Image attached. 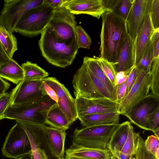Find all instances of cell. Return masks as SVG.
I'll return each mask as SVG.
<instances>
[{"label":"cell","instance_id":"cell-55","mask_svg":"<svg viewBox=\"0 0 159 159\" xmlns=\"http://www.w3.org/2000/svg\"><path fill=\"white\" fill-rule=\"evenodd\" d=\"M64 159H67L65 157Z\"/></svg>","mask_w":159,"mask_h":159},{"label":"cell","instance_id":"cell-18","mask_svg":"<svg viewBox=\"0 0 159 159\" xmlns=\"http://www.w3.org/2000/svg\"><path fill=\"white\" fill-rule=\"evenodd\" d=\"M65 8L74 15L87 14L98 19L105 11L102 0H68Z\"/></svg>","mask_w":159,"mask_h":159},{"label":"cell","instance_id":"cell-45","mask_svg":"<svg viewBox=\"0 0 159 159\" xmlns=\"http://www.w3.org/2000/svg\"><path fill=\"white\" fill-rule=\"evenodd\" d=\"M105 11L114 12L120 0H102Z\"/></svg>","mask_w":159,"mask_h":159},{"label":"cell","instance_id":"cell-50","mask_svg":"<svg viewBox=\"0 0 159 159\" xmlns=\"http://www.w3.org/2000/svg\"><path fill=\"white\" fill-rule=\"evenodd\" d=\"M32 152L25 155H24L22 157H19L18 159H32Z\"/></svg>","mask_w":159,"mask_h":159},{"label":"cell","instance_id":"cell-35","mask_svg":"<svg viewBox=\"0 0 159 159\" xmlns=\"http://www.w3.org/2000/svg\"><path fill=\"white\" fill-rule=\"evenodd\" d=\"M134 0H120L114 12L125 20L129 13Z\"/></svg>","mask_w":159,"mask_h":159},{"label":"cell","instance_id":"cell-8","mask_svg":"<svg viewBox=\"0 0 159 159\" xmlns=\"http://www.w3.org/2000/svg\"><path fill=\"white\" fill-rule=\"evenodd\" d=\"M44 0H5L0 12V25L11 33L23 16L31 9L42 4Z\"/></svg>","mask_w":159,"mask_h":159},{"label":"cell","instance_id":"cell-19","mask_svg":"<svg viewBox=\"0 0 159 159\" xmlns=\"http://www.w3.org/2000/svg\"><path fill=\"white\" fill-rule=\"evenodd\" d=\"M112 64L116 73L123 71L128 75L134 66V42L128 33L118 58Z\"/></svg>","mask_w":159,"mask_h":159},{"label":"cell","instance_id":"cell-23","mask_svg":"<svg viewBox=\"0 0 159 159\" xmlns=\"http://www.w3.org/2000/svg\"><path fill=\"white\" fill-rule=\"evenodd\" d=\"M83 63L102 82L116 102V88L106 76L95 58L85 56Z\"/></svg>","mask_w":159,"mask_h":159},{"label":"cell","instance_id":"cell-24","mask_svg":"<svg viewBox=\"0 0 159 159\" xmlns=\"http://www.w3.org/2000/svg\"><path fill=\"white\" fill-rule=\"evenodd\" d=\"M45 122L46 124L51 126L65 131L68 129L71 125L57 103L48 110Z\"/></svg>","mask_w":159,"mask_h":159},{"label":"cell","instance_id":"cell-43","mask_svg":"<svg viewBox=\"0 0 159 159\" xmlns=\"http://www.w3.org/2000/svg\"><path fill=\"white\" fill-rule=\"evenodd\" d=\"M110 159H135L134 156L127 155L116 150L109 151Z\"/></svg>","mask_w":159,"mask_h":159},{"label":"cell","instance_id":"cell-41","mask_svg":"<svg viewBox=\"0 0 159 159\" xmlns=\"http://www.w3.org/2000/svg\"><path fill=\"white\" fill-rule=\"evenodd\" d=\"M148 121L151 131L159 127V109L150 114L149 116Z\"/></svg>","mask_w":159,"mask_h":159},{"label":"cell","instance_id":"cell-7","mask_svg":"<svg viewBox=\"0 0 159 159\" xmlns=\"http://www.w3.org/2000/svg\"><path fill=\"white\" fill-rule=\"evenodd\" d=\"M77 26L74 15L61 7L55 11L47 26L59 41L70 44L77 41Z\"/></svg>","mask_w":159,"mask_h":159},{"label":"cell","instance_id":"cell-44","mask_svg":"<svg viewBox=\"0 0 159 159\" xmlns=\"http://www.w3.org/2000/svg\"><path fill=\"white\" fill-rule=\"evenodd\" d=\"M68 1V0H44V2L56 10L61 7H65Z\"/></svg>","mask_w":159,"mask_h":159},{"label":"cell","instance_id":"cell-17","mask_svg":"<svg viewBox=\"0 0 159 159\" xmlns=\"http://www.w3.org/2000/svg\"><path fill=\"white\" fill-rule=\"evenodd\" d=\"M154 30L149 13L146 16L134 42L135 66L142 58Z\"/></svg>","mask_w":159,"mask_h":159},{"label":"cell","instance_id":"cell-27","mask_svg":"<svg viewBox=\"0 0 159 159\" xmlns=\"http://www.w3.org/2000/svg\"><path fill=\"white\" fill-rule=\"evenodd\" d=\"M24 73V80H39L47 77L48 73L36 63L27 61L21 66Z\"/></svg>","mask_w":159,"mask_h":159},{"label":"cell","instance_id":"cell-37","mask_svg":"<svg viewBox=\"0 0 159 159\" xmlns=\"http://www.w3.org/2000/svg\"><path fill=\"white\" fill-rule=\"evenodd\" d=\"M144 145L147 151L155 156L159 147V138L153 135L148 136L144 140Z\"/></svg>","mask_w":159,"mask_h":159},{"label":"cell","instance_id":"cell-31","mask_svg":"<svg viewBox=\"0 0 159 159\" xmlns=\"http://www.w3.org/2000/svg\"><path fill=\"white\" fill-rule=\"evenodd\" d=\"M150 73L151 94L159 98V57L153 59L151 65Z\"/></svg>","mask_w":159,"mask_h":159},{"label":"cell","instance_id":"cell-22","mask_svg":"<svg viewBox=\"0 0 159 159\" xmlns=\"http://www.w3.org/2000/svg\"><path fill=\"white\" fill-rule=\"evenodd\" d=\"M0 77L17 85L24 80V71L21 66L11 58L0 68Z\"/></svg>","mask_w":159,"mask_h":159},{"label":"cell","instance_id":"cell-16","mask_svg":"<svg viewBox=\"0 0 159 159\" xmlns=\"http://www.w3.org/2000/svg\"><path fill=\"white\" fill-rule=\"evenodd\" d=\"M152 0H134L125 20L127 33L134 42L146 15L150 12Z\"/></svg>","mask_w":159,"mask_h":159},{"label":"cell","instance_id":"cell-4","mask_svg":"<svg viewBox=\"0 0 159 159\" xmlns=\"http://www.w3.org/2000/svg\"><path fill=\"white\" fill-rule=\"evenodd\" d=\"M72 84L75 98H106L116 101L102 82L83 63L74 75Z\"/></svg>","mask_w":159,"mask_h":159},{"label":"cell","instance_id":"cell-54","mask_svg":"<svg viewBox=\"0 0 159 159\" xmlns=\"http://www.w3.org/2000/svg\"><path fill=\"white\" fill-rule=\"evenodd\" d=\"M3 94H0V97H1V96H2Z\"/></svg>","mask_w":159,"mask_h":159},{"label":"cell","instance_id":"cell-26","mask_svg":"<svg viewBox=\"0 0 159 159\" xmlns=\"http://www.w3.org/2000/svg\"><path fill=\"white\" fill-rule=\"evenodd\" d=\"M26 133L30 141L34 159H49L46 150L43 147L45 145L40 133L34 130H29Z\"/></svg>","mask_w":159,"mask_h":159},{"label":"cell","instance_id":"cell-2","mask_svg":"<svg viewBox=\"0 0 159 159\" xmlns=\"http://www.w3.org/2000/svg\"><path fill=\"white\" fill-rule=\"evenodd\" d=\"M41 34L39 46L48 62L62 68L71 64L79 49L77 41L70 44L60 42L48 26Z\"/></svg>","mask_w":159,"mask_h":159},{"label":"cell","instance_id":"cell-15","mask_svg":"<svg viewBox=\"0 0 159 159\" xmlns=\"http://www.w3.org/2000/svg\"><path fill=\"white\" fill-rule=\"evenodd\" d=\"M66 131L44 125L42 137L48 152L57 159L65 158V145Z\"/></svg>","mask_w":159,"mask_h":159},{"label":"cell","instance_id":"cell-28","mask_svg":"<svg viewBox=\"0 0 159 159\" xmlns=\"http://www.w3.org/2000/svg\"><path fill=\"white\" fill-rule=\"evenodd\" d=\"M0 41L11 58H13L14 53L17 50V40L11 33L0 25Z\"/></svg>","mask_w":159,"mask_h":159},{"label":"cell","instance_id":"cell-30","mask_svg":"<svg viewBox=\"0 0 159 159\" xmlns=\"http://www.w3.org/2000/svg\"><path fill=\"white\" fill-rule=\"evenodd\" d=\"M135 148L134 157L135 159H157L148 152L144 145V140L139 133L135 132Z\"/></svg>","mask_w":159,"mask_h":159},{"label":"cell","instance_id":"cell-38","mask_svg":"<svg viewBox=\"0 0 159 159\" xmlns=\"http://www.w3.org/2000/svg\"><path fill=\"white\" fill-rule=\"evenodd\" d=\"M11 93H5L0 98V120L4 119L7 109L11 105Z\"/></svg>","mask_w":159,"mask_h":159},{"label":"cell","instance_id":"cell-39","mask_svg":"<svg viewBox=\"0 0 159 159\" xmlns=\"http://www.w3.org/2000/svg\"><path fill=\"white\" fill-rule=\"evenodd\" d=\"M150 41L153 50L154 58L159 57V28L155 30Z\"/></svg>","mask_w":159,"mask_h":159},{"label":"cell","instance_id":"cell-11","mask_svg":"<svg viewBox=\"0 0 159 159\" xmlns=\"http://www.w3.org/2000/svg\"><path fill=\"white\" fill-rule=\"evenodd\" d=\"M42 81L23 80L11 92V105L35 102L47 95L43 88Z\"/></svg>","mask_w":159,"mask_h":159},{"label":"cell","instance_id":"cell-33","mask_svg":"<svg viewBox=\"0 0 159 159\" xmlns=\"http://www.w3.org/2000/svg\"><path fill=\"white\" fill-rule=\"evenodd\" d=\"M135 132L131 124L129 126L128 135L121 152L125 154L134 156L135 148Z\"/></svg>","mask_w":159,"mask_h":159},{"label":"cell","instance_id":"cell-32","mask_svg":"<svg viewBox=\"0 0 159 159\" xmlns=\"http://www.w3.org/2000/svg\"><path fill=\"white\" fill-rule=\"evenodd\" d=\"M97 61L103 72L113 85L116 87V73L112 63L107 60L98 57H95Z\"/></svg>","mask_w":159,"mask_h":159},{"label":"cell","instance_id":"cell-1","mask_svg":"<svg viewBox=\"0 0 159 159\" xmlns=\"http://www.w3.org/2000/svg\"><path fill=\"white\" fill-rule=\"evenodd\" d=\"M100 57L112 63L118 58L128 34L125 20L114 12L101 15Z\"/></svg>","mask_w":159,"mask_h":159},{"label":"cell","instance_id":"cell-29","mask_svg":"<svg viewBox=\"0 0 159 159\" xmlns=\"http://www.w3.org/2000/svg\"><path fill=\"white\" fill-rule=\"evenodd\" d=\"M154 58L153 49L150 40L142 58L135 66L140 71H143L146 73H150L151 65Z\"/></svg>","mask_w":159,"mask_h":159},{"label":"cell","instance_id":"cell-53","mask_svg":"<svg viewBox=\"0 0 159 159\" xmlns=\"http://www.w3.org/2000/svg\"><path fill=\"white\" fill-rule=\"evenodd\" d=\"M67 159H76L75 158H70Z\"/></svg>","mask_w":159,"mask_h":159},{"label":"cell","instance_id":"cell-6","mask_svg":"<svg viewBox=\"0 0 159 159\" xmlns=\"http://www.w3.org/2000/svg\"><path fill=\"white\" fill-rule=\"evenodd\" d=\"M56 10L44 2L27 11L17 25L15 32L33 38L41 34Z\"/></svg>","mask_w":159,"mask_h":159},{"label":"cell","instance_id":"cell-46","mask_svg":"<svg viewBox=\"0 0 159 159\" xmlns=\"http://www.w3.org/2000/svg\"><path fill=\"white\" fill-rule=\"evenodd\" d=\"M42 81V86L47 95L57 103L58 102V98L56 92L44 81Z\"/></svg>","mask_w":159,"mask_h":159},{"label":"cell","instance_id":"cell-49","mask_svg":"<svg viewBox=\"0 0 159 159\" xmlns=\"http://www.w3.org/2000/svg\"><path fill=\"white\" fill-rule=\"evenodd\" d=\"M10 86V84L0 77V94H3L6 93Z\"/></svg>","mask_w":159,"mask_h":159},{"label":"cell","instance_id":"cell-48","mask_svg":"<svg viewBox=\"0 0 159 159\" xmlns=\"http://www.w3.org/2000/svg\"><path fill=\"white\" fill-rule=\"evenodd\" d=\"M128 75L125 72L121 71L116 73V78L117 85L127 80Z\"/></svg>","mask_w":159,"mask_h":159},{"label":"cell","instance_id":"cell-20","mask_svg":"<svg viewBox=\"0 0 159 159\" xmlns=\"http://www.w3.org/2000/svg\"><path fill=\"white\" fill-rule=\"evenodd\" d=\"M65 157L76 159H110V152L107 149L90 148L71 145L65 151Z\"/></svg>","mask_w":159,"mask_h":159},{"label":"cell","instance_id":"cell-42","mask_svg":"<svg viewBox=\"0 0 159 159\" xmlns=\"http://www.w3.org/2000/svg\"><path fill=\"white\" fill-rule=\"evenodd\" d=\"M127 81L117 85L116 87V102L119 103L125 97L127 85Z\"/></svg>","mask_w":159,"mask_h":159},{"label":"cell","instance_id":"cell-47","mask_svg":"<svg viewBox=\"0 0 159 159\" xmlns=\"http://www.w3.org/2000/svg\"><path fill=\"white\" fill-rule=\"evenodd\" d=\"M11 59L0 41V68Z\"/></svg>","mask_w":159,"mask_h":159},{"label":"cell","instance_id":"cell-12","mask_svg":"<svg viewBox=\"0 0 159 159\" xmlns=\"http://www.w3.org/2000/svg\"><path fill=\"white\" fill-rule=\"evenodd\" d=\"M56 92L58 98L57 105L71 125L78 119L75 99L64 85L55 78L48 77L42 80Z\"/></svg>","mask_w":159,"mask_h":159},{"label":"cell","instance_id":"cell-25","mask_svg":"<svg viewBox=\"0 0 159 159\" xmlns=\"http://www.w3.org/2000/svg\"><path fill=\"white\" fill-rule=\"evenodd\" d=\"M131 124L128 121L119 124L108 144L107 148L109 151L116 150L121 151L127 137Z\"/></svg>","mask_w":159,"mask_h":159},{"label":"cell","instance_id":"cell-52","mask_svg":"<svg viewBox=\"0 0 159 159\" xmlns=\"http://www.w3.org/2000/svg\"><path fill=\"white\" fill-rule=\"evenodd\" d=\"M155 157L157 159H159V147L157 148L156 151Z\"/></svg>","mask_w":159,"mask_h":159},{"label":"cell","instance_id":"cell-36","mask_svg":"<svg viewBox=\"0 0 159 159\" xmlns=\"http://www.w3.org/2000/svg\"><path fill=\"white\" fill-rule=\"evenodd\" d=\"M149 13L154 29L159 28V0H152Z\"/></svg>","mask_w":159,"mask_h":159},{"label":"cell","instance_id":"cell-34","mask_svg":"<svg viewBox=\"0 0 159 159\" xmlns=\"http://www.w3.org/2000/svg\"><path fill=\"white\" fill-rule=\"evenodd\" d=\"M77 42L79 48L89 49L92 43L90 37L80 25H78L77 29Z\"/></svg>","mask_w":159,"mask_h":159},{"label":"cell","instance_id":"cell-3","mask_svg":"<svg viewBox=\"0 0 159 159\" xmlns=\"http://www.w3.org/2000/svg\"><path fill=\"white\" fill-rule=\"evenodd\" d=\"M119 125H97L76 128L71 136V145L87 148L107 149L111 137Z\"/></svg>","mask_w":159,"mask_h":159},{"label":"cell","instance_id":"cell-51","mask_svg":"<svg viewBox=\"0 0 159 159\" xmlns=\"http://www.w3.org/2000/svg\"><path fill=\"white\" fill-rule=\"evenodd\" d=\"M152 131L153 132L154 135L159 138V127L153 130Z\"/></svg>","mask_w":159,"mask_h":159},{"label":"cell","instance_id":"cell-9","mask_svg":"<svg viewBox=\"0 0 159 159\" xmlns=\"http://www.w3.org/2000/svg\"><path fill=\"white\" fill-rule=\"evenodd\" d=\"M2 152L5 157L15 159L32 152L28 135L18 123L16 122L9 131Z\"/></svg>","mask_w":159,"mask_h":159},{"label":"cell","instance_id":"cell-5","mask_svg":"<svg viewBox=\"0 0 159 159\" xmlns=\"http://www.w3.org/2000/svg\"><path fill=\"white\" fill-rule=\"evenodd\" d=\"M56 102L46 95L32 103L11 105L5 112L4 118L46 125L50 108Z\"/></svg>","mask_w":159,"mask_h":159},{"label":"cell","instance_id":"cell-40","mask_svg":"<svg viewBox=\"0 0 159 159\" xmlns=\"http://www.w3.org/2000/svg\"><path fill=\"white\" fill-rule=\"evenodd\" d=\"M140 72L135 66L131 69L128 75L127 80L126 90L125 97L130 90Z\"/></svg>","mask_w":159,"mask_h":159},{"label":"cell","instance_id":"cell-21","mask_svg":"<svg viewBox=\"0 0 159 159\" xmlns=\"http://www.w3.org/2000/svg\"><path fill=\"white\" fill-rule=\"evenodd\" d=\"M120 114L118 112L101 113L78 118L83 127L97 125L118 124Z\"/></svg>","mask_w":159,"mask_h":159},{"label":"cell","instance_id":"cell-10","mask_svg":"<svg viewBox=\"0 0 159 159\" xmlns=\"http://www.w3.org/2000/svg\"><path fill=\"white\" fill-rule=\"evenodd\" d=\"M151 81L150 73L139 72L129 92L119 103L120 115L125 116L149 94Z\"/></svg>","mask_w":159,"mask_h":159},{"label":"cell","instance_id":"cell-14","mask_svg":"<svg viewBox=\"0 0 159 159\" xmlns=\"http://www.w3.org/2000/svg\"><path fill=\"white\" fill-rule=\"evenodd\" d=\"M78 118L101 113L118 112L119 103L106 98L87 99L75 98Z\"/></svg>","mask_w":159,"mask_h":159},{"label":"cell","instance_id":"cell-13","mask_svg":"<svg viewBox=\"0 0 159 159\" xmlns=\"http://www.w3.org/2000/svg\"><path fill=\"white\" fill-rule=\"evenodd\" d=\"M159 109V98L151 93L134 106L125 116L130 122L143 129L151 131L148 121L149 116Z\"/></svg>","mask_w":159,"mask_h":159}]
</instances>
